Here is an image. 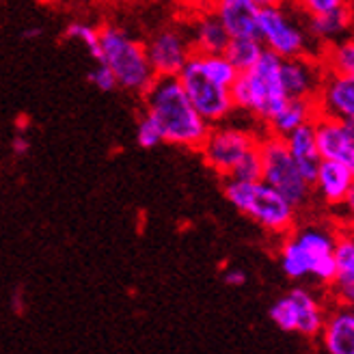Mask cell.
Returning a JSON list of instances; mask_svg holds the SVG:
<instances>
[{
    "mask_svg": "<svg viewBox=\"0 0 354 354\" xmlns=\"http://www.w3.org/2000/svg\"><path fill=\"white\" fill-rule=\"evenodd\" d=\"M88 82H91L97 91H104V93H111L117 88V80L113 76V72L104 63H95L93 72H88Z\"/></svg>",
    "mask_w": 354,
    "mask_h": 354,
    "instance_id": "f1b7e54d",
    "label": "cell"
},
{
    "mask_svg": "<svg viewBox=\"0 0 354 354\" xmlns=\"http://www.w3.org/2000/svg\"><path fill=\"white\" fill-rule=\"evenodd\" d=\"M143 104L160 126L165 143L199 151L212 126L190 104L177 76H156L143 93Z\"/></svg>",
    "mask_w": 354,
    "mask_h": 354,
    "instance_id": "6da1fadb",
    "label": "cell"
},
{
    "mask_svg": "<svg viewBox=\"0 0 354 354\" xmlns=\"http://www.w3.org/2000/svg\"><path fill=\"white\" fill-rule=\"evenodd\" d=\"M223 281L227 283L229 288H240V286H244V283H246V274L240 268H229V270H225Z\"/></svg>",
    "mask_w": 354,
    "mask_h": 354,
    "instance_id": "4dcf8cb0",
    "label": "cell"
},
{
    "mask_svg": "<svg viewBox=\"0 0 354 354\" xmlns=\"http://www.w3.org/2000/svg\"><path fill=\"white\" fill-rule=\"evenodd\" d=\"M261 180L281 192L294 207H303L311 199V182L300 173L286 147V140L277 134L266 132L259 138Z\"/></svg>",
    "mask_w": 354,
    "mask_h": 354,
    "instance_id": "8992f818",
    "label": "cell"
},
{
    "mask_svg": "<svg viewBox=\"0 0 354 354\" xmlns=\"http://www.w3.org/2000/svg\"><path fill=\"white\" fill-rule=\"evenodd\" d=\"M290 238L281 244V268L290 279H305L313 277L315 281L333 286L335 281V259L333 246L335 234L324 227H303L298 232H290Z\"/></svg>",
    "mask_w": 354,
    "mask_h": 354,
    "instance_id": "5b68a950",
    "label": "cell"
},
{
    "mask_svg": "<svg viewBox=\"0 0 354 354\" xmlns=\"http://www.w3.org/2000/svg\"><path fill=\"white\" fill-rule=\"evenodd\" d=\"M339 207H344V218H346L348 227H354V186H352V190L348 192V197L344 199V203Z\"/></svg>",
    "mask_w": 354,
    "mask_h": 354,
    "instance_id": "1f68e13d",
    "label": "cell"
},
{
    "mask_svg": "<svg viewBox=\"0 0 354 354\" xmlns=\"http://www.w3.org/2000/svg\"><path fill=\"white\" fill-rule=\"evenodd\" d=\"M162 143H165V136H162L160 126H158V121L149 113L143 111V115L136 121V145L140 149H153Z\"/></svg>",
    "mask_w": 354,
    "mask_h": 354,
    "instance_id": "4316f807",
    "label": "cell"
},
{
    "mask_svg": "<svg viewBox=\"0 0 354 354\" xmlns=\"http://www.w3.org/2000/svg\"><path fill=\"white\" fill-rule=\"evenodd\" d=\"M313 132L322 160L339 162L354 173V119H335L317 113Z\"/></svg>",
    "mask_w": 354,
    "mask_h": 354,
    "instance_id": "7c38bea8",
    "label": "cell"
},
{
    "mask_svg": "<svg viewBox=\"0 0 354 354\" xmlns=\"http://www.w3.org/2000/svg\"><path fill=\"white\" fill-rule=\"evenodd\" d=\"M194 55H197V52H194ZM197 59H199V65L207 78H212L216 84H221L225 88H232V84L236 82L240 72L225 55H197Z\"/></svg>",
    "mask_w": 354,
    "mask_h": 354,
    "instance_id": "d4e9b609",
    "label": "cell"
},
{
    "mask_svg": "<svg viewBox=\"0 0 354 354\" xmlns=\"http://www.w3.org/2000/svg\"><path fill=\"white\" fill-rule=\"evenodd\" d=\"M259 134L251 128L242 126H227V123H216L212 126L199 153L203 162L221 177H232L234 171L246 156H251L259 147Z\"/></svg>",
    "mask_w": 354,
    "mask_h": 354,
    "instance_id": "ba28073f",
    "label": "cell"
},
{
    "mask_svg": "<svg viewBox=\"0 0 354 354\" xmlns=\"http://www.w3.org/2000/svg\"><path fill=\"white\" fill-rule=\"evenodd\" d=\"M324 76V67L315 57L281 59V84L288 97H309L315 100Z\"/></svg>",
    "mask_w": 354,
    "mask_h": 354,
    "instance_id": "5bb4252c",
    "label": "cell"
},
{
    "mask_svg": "<svg viewBox=\"0 0 354 354\" xmlns=\"http://www.w3.org/2000/svg\"><path fill=\"white\" fill-rule=\"evenodd\" d=\"M177 80H180L190 104L197 109V113L209 123V126L225 123L236 113V106L232 100V88H225V86L216 84L212 78H207L194 52L188 59V63L182 67V72L177 74Z\"/></svg>",
    "mask_w": 354,
    "mask_h": 354,
    "instance_id": "9c48e42d",
    "label": "cell"
},
{
    "mask_svg": "<svg viewBox=\"0 0 354 354\" xmlns=\"http://www.w3.org/2000/svg\"><path fill=\"white\" fill-rule=\"evenodd\" d=\"M307 30L313 44H322V48L339 39H346L354 30V7L348 3L344 7H337L320 15H309Z\"/></svg>",
    "mask_w": 354,
    "mask_h": 354,
    "instance_id": "ac0fdd59",
    "label": "cell"
},
{
    "mask_svg": "<svg viewBox=\"0 0 354 354\" xmlns=\"http://www.w3.org/2000/svg\"><path fill=\"white\" fill-rule=\"evenodd\" d=\"M326 317L324 305L309 290L296 288L270 307V320L286 333H298L305 337L320 335Z\"/></svg>",
    "mask_w": 354,
    "mask_h": 354,
    "instance_id": "30bf717a",
    "label": "cell"
},
{
    "mask_svg": "<svg viewBox=\"0 0 354 354\" xmlns=\"http://www.w3.org/2000/svg\"><path fill=\"white\" fill-rule=\"evenodd\" d=\"M209 11L221 20L229 37H257L261 9L253 0H212Z\"/></svg>",
    "mask_w": 354,
    "mask_h": 354,
    "instance_id": "9a60e30c",
    "label": "cell"
},
{
    "mask_svg": "<svg viewBox=\"0 0 354 354\" xmlns=\"http://www.w3.org/2000/svg\"><path fill=\"white\" fill-rule=\"evenodd\" d=\"M317 117V104L315 100L309 97H290L286 104L281 106L279 113L266 123V132L277 134V136H286L292 130L313 123Z\"/></svg>",
    "mask_w": 354,
    "mask_h": 354,
    "instance_id": "44dd1931",
    "label": "cell"
},
{
    "mask_svg": "<svg viewBox=\"0 0 354 354\" xmlns=\"http://www.w3.org/2000/svg\"><path fill=\"white\" fill-rule=\"evenodd\" d=\"M100 63L111 69L117 86L123 91L143 95L153 82L156 74L149 65L145 41L117 24L100 28Z\"/></svg>",
    "mask_w": 354,
    "mask_h": 354,
    "instance_id": "3957f363",
    "label": "cell"
},
{
    "mask_svg": "<svg viewBox=\"0 0 354 354\" xmlns=\"http://www.w3.org/2000/svg\"><path fill=\"white\" fill-rule=\"evenodd\" d=\"M286 140V147L292 156V160L296 162V167L300 169L307 180L311 182L313 175L322 162V156L317 151V143H315V132H313V123H307V126H300L296 130H292L290 134L281 136Z\"/></svg>",
    "mask_w": 354,
    "mask_h": 354,
    "instance_id": "ffe728a7",
    "label": "cell"
},
{
    "mask_svg": "<svg viewBox=\"0 0 354 354\" xmlns=\"http://www.w3.org/2000/svg\"><path fill=\"white\" fill-rule=\"evenodd\" d=\"M315 104L320 115L335 119H354V76L324 69L320 88L315 93Z\"/></svg>",
    "mask_w": 354,
    "mask_h": 354,
    "instance_id": "4fadbf2b",
    "label": "cell"
},
{
    "mask_svg": "<svg viewBox=\"0 0 354 354\" xmlns=\"http://www.w3.org/2000/svg\"><path fill=\"white\" fill-rule=\"evenodd\" d=\"M263 52V46L257 37H232L223 55L234 63L238 72L253 67Z\"/></svg>",
    "mask_w": 354,
    "mask_h": 354,
    "instance_id": "cb8c5ba5",
    "label": "cell"
},
{
    "mask_svg": "<svg viewBox=\"0 0 354 354\" xmlns=\"http://www.w3.org/2000/svg\"><path fill=\"white\" fill-rule=\"evenodd\" d=\"M335 294H337L339 303H344V305H350V307H354V283H352V286H348V288L335 290Z\"/></svg>",
    "mask_w": 354,
    "mask_h": 354,
    "instance_id": "d6a6232c",
    "label": "cell"
},
{
    "mask_svg": "<svg viewBox=\"0 0 354 354\" xmlns=\"http://www.w3.org/2000/svg\"><path fill=\"white\" fill-rule=\"evenodd\" d=\"M13 311L24 313V290L22 288L13 292Z\"/></svg>",
    "mask_w": 354,
    "mask_h": 354,
    "instance_id": "836d02e7",
    "label": "cell"
},
{
    "mask_svg": "<svg viewBox=\"0 0 354 354\" xmlns=\"http://www.w3.org/2000/svg\"><path fill=\"white\" fill-rule=\"evenodd\" d=\"M145 50L156 76H177L192 57L188 32L177 26L156 30L145 41Z\"/></svg>",
    "mask_w": 354,
    "mask_h": 354,
    "instance_id": "8fae6325",
    "label": "cell"
},
{
    "mask_svg": "<svg viewBox=\"0 0 354 354\" xmlns=\"http://www.w3.org/2000/svg\"><path fill=\"white\" fill-rule=\"evenodd\" d=\"M335 259V281L333 288L342 290L354 283V227H348L335 236L333 246Z\"/></svg>",
    "mask_w": 354,
    "mask_h": 354,
    "instance_id": "7402d4cb",
    "label": "cell"
},
{
    "mask_svg": "<svg viewBox=\"0 0 354 354\" xmlns=\"http://www.w3.org/2000/svg\"><path fill=\"white\" fill-rule=\"evenodd\" d=\"M39 35H41V28H28V30H24V37L26 39H35V37L39 39Z\"/></svg>",
    "mask_w": 354,
    "mask_h": 354,
    "instance_id": "d590c367",
    "label": "cell"
},
{
    "mask_svg": "<svg viewBox=\"0 0 354 354\" xmlns=\"http://www.w3.org/2000/svg\"><path fill=\"white\" fill-rule=\"evenodd\" d=\"M320 63L324 65V69H330V72L354 76V37L352 35L330 46H324L320 55Z\"/></svg>",
    "mask_w": 354,
    "mask_h": 354,
    "instance_id": "603a6c76",
    "label": "cell"
},
{
    "mask_svg": "<svg viewBox=\"0 0 354 354\" xmlns=\"http://www.w3.org/2000/svg\"><path fill=\"white\" fill-rule=\"evenodd\" d=\"M117 3H136V0H117Z\"/></svg>",
    "mask_w": 354,
    "mask_h": 354,
    "instance_id": "8d00e7d4",
    "label": "cell"
},
{
    "mask_svg": "<svg viewBox=\"0 0 354 354\" xmlns=\"http://www.w3.org/2000/svg\"><path fill=\"white\" fill-rule=\"evenodd\" d=\"M290 3L296 7V11L305 13L309 17V15H320L337 7H344L350 0H290Z\"/></svg>",
    "mask_w": 354,
    "mask_h": 354,
    "instance_id": "83f0119b",
    "label": "cell"
},
{
    "mask_svg": "<svg viewBox=\"0 0 354 354\" xmlns=\"http://www.w3.org/2000/svg\"><path fill=\"white\" fill-rule=\"evenodd\" d=\"M326 354H354V307L339 303L333 307L320 330Z\"/></svg>",
    "mask_w": 354,
    "mask_h": 354,
    "instance_id": "2e32d148",
    "label": "cell"
},
{
    "mask_svg": "<svg viewBox=\"0 0 354 354\" xmlns=\"http://www.w3.org/2000/svg\"><path fill=\"white\" fill-rule=\"evenodd\" d=\"M11 151L17 158H24L30 151V140H28V136L24 132H17L13 136V140H11Z\"/></svg>",
    "mask_w": 354,
    "mask_h": 354,
    "instance_id": "f546056e",
    "label": "cell"
},
{
    "mask_svg": "<svg viewBox=\"0 0 354 354\" xmlns=\"http://www.w3.org/2000/svg\"><path fill=\"white\" fill-rule=\"evenodd\" d=\"M257 39L263 50L272 52L279 59H296V57H313L307 24H303L286 5L266 7L259 11Z\"/></svg>",
    "mask_w": 354,
    "mask_h": 354,
    "instance_id": "52a82bcc",
    "label": "cell"
},
{
    "mask_svg": "<svg viewBox=\"0 0 354 354\" xmlns=\"http://www.w3.org/2000/svg\"><path fill=\"white\" fill-rule=\"evenodd\" d=\"M223 192L229 203L257 223L263 232L274 236H288L294 232L298 207L263 180H225Z\"/></svg>",
    "mask_w": 354,
    "mask_h": 354,
    "instance_id": "277c9868",
    "label": "cell"
},
{
    "mask_svg": "<svg viewBox=\"0 0 354 354\" xmlns=\"http://www.w3.org/2000/svg\"><path fill=\"white\" fill-rule=\"evenodd\" d=\"M65 37L80 44L88 55L95 59V63L100 61V28L97 26L74 20L65 26Z\"/></svg>",
    "mask_w": 354,
    "mask_h": 354,
    "instance_id": "484cf974",
    "label": "cell"
},
{
    "mask_svg": "<svg viewBox=\"0 0 354 354\" xmlns=\"http://www.w3.org/2000/svg\"><path fill=\"white\" fill-rule=\"evenodd\" d=\"M253 3L259 7V9H266V7H279V5H286L290 0H253Z\"/></svg>",
    "mask_w": 354,
    "mask_h": 354,
    "instance_id": "e575fe53",
    "label": "cell"
},
{
    "mask_svg": "<svg viewBox=\"0 0 354 354\" xmlns=\"http://www.w3.org/2000/svg\"><path fill=\"white\" fill-rule=\"evenodd\" d=\"M232 100L236 111L249 115L266 128L290 97L281 84V59L263 50L259 61L238 74L232 84Z\"/></svg>",
    "mask_w": 354,
    "mask_h": 354,
    "instance_id": "7a4b0ae2",
    "label": "cell"
},
{
    "mask_svg": "<svg viewBox=\"0 0 354 354\" xmlns=\"http://www.w3.org/2000/svg\"><path fill=\"white\" fill-rule=\"evenodd\" d=\"M352 186L354 173L348 167L333 160H322L311 180V188L315 190L317 197L333 207H339L344 203Z\"/></svg>",
    "mask_w": 354,
    "mask_h": 354,
    "instance_id": "e0dca14e",
    "label": "cell"
},
{
    "mask_svg": "<svg viewBox=\"0 0 354 354\" xmlns=\"http://www.w3.org/2000/svg\"><path fill=\"white\" fill-rule=\"evenodd\" d=\"M188 39L192 52H197V55H223L232 37H229L218 17L207 9L192 20Z\"/></svg>",
    "mask_w": 354,
    "mask_h": 354,
    "instance_id": "d6986e66",
    "label": "cell"
}]
</instances>
